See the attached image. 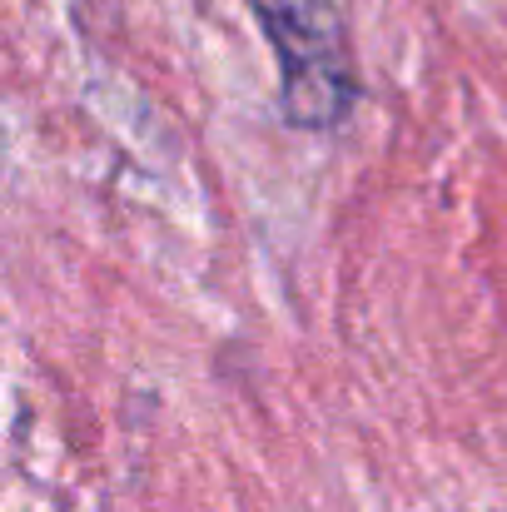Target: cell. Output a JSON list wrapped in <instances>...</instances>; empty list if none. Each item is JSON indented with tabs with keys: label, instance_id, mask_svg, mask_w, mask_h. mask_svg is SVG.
Masks as SVG:
<instances>
[{
	"label": "cell",
	"instance_id": "cell-1",
	"mask_svg": "<svg viewBox=\"0 0 507 512\" xmlns=\"http://www.w3.org/2000/svg\"><path fill=\"white\" fill-rule=\"evenodd\" d=\"M279 50L284 115L299 130H329L358 95L348 35L334 0H249Z\"/></svg>",
	"mask_w": 507,
	"mask_h": 512
}]
</instances>
